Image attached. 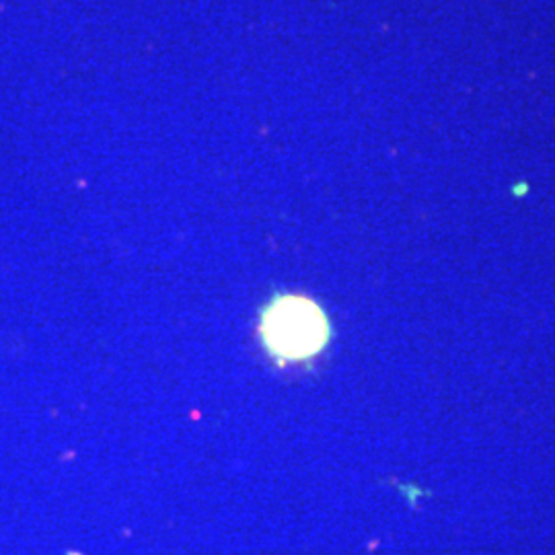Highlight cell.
Masks as SVG:
<instances>
[{
    "label": "cell",
    "instance_id": "obj_1",
    "mask_svg": "<svg viewBox=\"0 0 555 555\" xmlns=\"http://www.w3.org/2000/svg\"><path fill=\"white\" fill-rule=\"evenodd\" d=\"M259 335L276 360L303 362L327 346L329 321L315 301L284 294L272 299L263 309Z\"/></svg>",
    "mask_w": 555,
    "mask_h": 555
}]
</instances>
